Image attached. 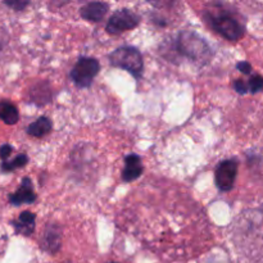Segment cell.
<instances>
[{
	"instance_id": "277c9868",
	"label": "cell",
	"mask_w": 263,
	"mask_h": 263,
	"mask_svg": "<svg viewBox=\"0 0 263 263\" xmlns=\"http://www.w3.org/2000/svg\"><path fill=\"white\" fill-rule=\"evenodd\" d=\"M100 71V63L91 57H81L69 72L72 81L77 87L86 89L91 86L92 81Z\"/></svg>"
},
{
	"instance_id": "7c38bea8",
	"label": "cell",
	"mask_w": 263,
	"mask_h": 263,
	"mask_svg": "<svg viewBox=\"0 0 263 263\" xmlns=\"http://www.w3.org/2000/svg\"><path fill=\"white\" fill-rule=\"evenodd\" d=\"M0 120L7 125H15L20 120L17 107L9 100H0Z\"/></svg>"
},
{
	"instance_id": "ba28073f",
	"label": "cell",
	"mask_w": 263,
	"mask_h": 263,
	"mask_svg": "<svg viewBox=\"0 0 263 263\" xmlns=\"http://www.w3.org/2000/svg\"><path fill=\"white\" fill-rule=\"evenodd\" d=\"M143 164L140 156L131 153L125 157V168L122 170V180L125 182H131L138 180L143 175Z\"/></svg>"
},
{
	"instance_id": "3957f363",
	"label": "cell",
	"mask_w": 263,
	"mask_h": 263,
	"mask_svg": "<svg viewBox=\"0 0 263 263\" xmlns=\"http://www.w3.org/2000/svg\"><path fill=\"white\" fill-rule=\"evenodd\" d=\"M109 63L117 68L126 69L135 79H140L144 69V61L140 50L135 46L123 45L109 55Z\"/></svg>"
},
{
	"instance_id": "6da1fadb",
	"label": "cell",
	"mask_w": 263,
	"mask_h": 263,
	"mask_svg": "<svg viewBox=\"0 0 263 263\" xmlns=\"http://www.w3.org/2000/svg\"><path fill=\"white\" fill-rule=\"evenodd\" d=\"M208 25L222 37L230 41H238L246 33V25L235 10L225 7H215L204 14Z\"/></svg>"
},
{
	"instance_id": "5bb4252c",
	"label": "cell",
	"mask_w": 263,
	"mask_h": 263,
	"mask_svg": "<svg viewBox=\"0 0 263 263\" xmlns=\"http://www.w3.org/2000/svg\"><path fill=\"white\" fill-rule=\"evenodd\" d=\"M28 163V157L26 154H18L14 159L12 161L2 162V171L4 172H12L14 170L25 167Z\"/></svg>"
},
{
	"instance_id": "2e32d148",
	"label": "cell",
	"mask_w": 263,
	"mask_h": 263,
	"mask_svg": "<svg viewBox=\"0 0 263 263\" xmlns=\"http://www.w3.org/2000/svg\"><path fill=\"white\" fill-rule=\"evenodd\" d=\"M13 152V146L9 145V144H4V145L0 146V158L3 159V162L7 161L10 157Z\"/></svg>"
},
{
	"instance_id": "5b68a950",
	"label": "cell",
	"mask_w": 263,
	"mask_h": 263,
	"mask_svg": "<svg viewBox=\"0 0 263 263\" xmlns=\"http://www.w3.org/2000/svg\"><path fill=\"white\" fill-rule=\"evenodd\" d=\"M139 23H140V17L133 10L123 8V9L116 10L110 15L107 26H105V30L108 33L118 35V33L125 32V31L134 30L135 27H138Z\"/></svg>"
},
{
	"instance_id": "8fae6325",
	"label": "cell",
	"mask_w": 263,
	"mask_h": 263,
	"mask_svg": "<svg viewBox=\"0 0 263 263\" xmlns=\"http://www.w3.org/2000/svg\"><path fill=\"white\" fill-rule=\"evenodd\" d=\"M59 247H61V231L55 225L48 226L43 238V249L49 253H57Z\"/></svg>"
},
{
	"instance_id": "9c48e42d",
	"label": "cell",
	"mask_w": 263,
	"mask_h": 263,
	"mask_svg": "<svg viewBox=\"0 0 263 263\" xmlns=\"http://www.w3.org/2000/svg\"><path fill=\"white\" fill-rule=\"evenodd\" d=\"M108 10H109V5L107 3L92 2L84 5L80 9V14L84 20L90 21V22H100L105 17Z\"/></svg>"
},
{
	"instance_id": "7a4b0ae2",
	"label": "cell",
	"mask_w": 263,
	"mask_h": 263,
	"mask_svg": "<svg viewBox=\"0 0 263 263\" xmlns=\"http://www.w3.org/2000/svg\"><path fill=\"white\" fill-rule=\"evenodd\" d=\"M176 48L180 54L192 59L193 62L207 63L212 58V50H211L210 45L205 43L204 39H202L195 32H190V31H182L179 33L176 40Z\"/></svg>"
},
{
	"instance_id": "9a60e30c",
	"label": "cell",
	"mask_w": 263,
	"mask_h": 263,
	"mask_svg": "<svg viewBox=\"0 0 263 263\" xmlns=\"http://www.w3.org/2000/svg\"><path fill=\"white\" fill-rule=\"evenodd\" d=\"M248 85V91L252 94H256L263 90V77L261 74H253V76L249 79V81L247 82Z\"/></svg>"
},
{
	"instance_id": "52a82bcc",
	"label": "cell",
	"mask_w": 263,
	"mask_h": 263,
	"mask_svg": "<svg viewBox=\"0 0 263 263\" xmlns=\"http://www.w3.org/2000/svg\"><path fill=\"white\" fill-rule=\"evenodd\" d=\"M35 200L36 194L33 192L32 181H31L30 177L22 179L21 186L18 187L17 192L9 195L10 204L15 205V207L22 204H32V203H35Z\"/></svg>"
},
{
	"instance_id": "d6986e66",
	"label": "cell",
	"mask_w": 263,
	"mask_h": 263,
	"mask_svg": "<svg viewBox=\"0 0 263 263\" xmlns=\"http://www.w3.org/2000/svg\"><path fill=\"white\" fill-rule=\"evenodd\" d=\"M236 68H238L241 73L246 74H249L252 72V66L248 62H239V63L236 64Z\"/></svg>"
},
{
	"instance_id": "ac0fdd59",
	"label": "cell",
	"mask_w": 263,
	"mask_h": 263,
	"mask_svg": "<svg viewBox=\"0 0 263 263\" xmlns=\"http://www.w3.org/2000/svg\"><path fill=\"white\" fill-rule=\"evenodd\" d=\"M4 4L8 5V7L13 8L14 10H23L28 4H30V3L28 2H5Z\"/></svg>"
},
{
	"instance_id": "e0dca14e",
	"label": "cell",
	"mask_w": 263,
	"mask_h": 263,
	"mask_svg": "<svg viewBox=\"0 0 263 263\" xmlns=\"http://www.w3.org/2000/svg\"><path fill=\"white\" fill-rule=\"evenodd\" d=\"M234 89H235L236 91H238L239 94H241V95L249 92L248 91V85H247V82H244L243 80H236V81L234 82Z\"/></svg>"
},
{
	"instance_id": "30bf717a",
	"label": "cell",
	"mask_w": 263,
	"mask_h": 263,
	"mask_svg": "<svg viewBox=\"0 0 263 263\" xmlns=\"http://www.w3.org/2000/svg\"><path fill=\"white\" fill-rule=\"evenodd\" d=\"M35 221L36 216L30 211H25V212L21 213L17 220L13 221L12 225L17 234H21L23 236H30L35 231Z\"/></svg>"
},
{
	"instance_id": "4fadbf2b",
	"label": "cell",
	"mask_w": 263,
	"mask_h": 263,
	"mask_svg": "<svg viewBox=\"0 0 263 263\" xmlns=\"http://www.w3.org/2000/svg\"><path fill=\"white\" fill-rule=\"evenodd\" d=\"M51 131V121L48 117H40L27 127L28 135L33 138H43Z\"/></svg>"
},
{
	"instance_id": "8992f818",
	"label": "cell",
	"mask_w": 263,
	"mask_h": 263,
	"mask_svg": "<svg viewBox=\"0 0 263 263\" xmlns=\"http://www.w3.org/2000/svg\"><path fill=\"white\" fill-rule=\"evenodd\" d=\"M236 175H238V161L236 159L231 158L220 162V164L216 167L215 172L216 186L221 192H230L235 185Z\"/></svg>"
}]
</instances>
